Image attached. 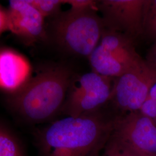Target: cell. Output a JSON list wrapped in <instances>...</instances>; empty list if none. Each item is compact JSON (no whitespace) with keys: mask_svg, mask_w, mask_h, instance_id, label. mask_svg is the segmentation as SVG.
<instances>
[{"mask_svg":"<svg viewBox=\"0 0 156 156\" xmlns=\"http://www.w3.org/2000/svg\"><path fill=\"white\" fill-rule=\"evenodd\" d=\"M66 3L69 4L71 8L77 9H83L90 8H97V1L90 0H67Z\"/></svg>","mask_w":156,"mask_h":156,"instance_id":"obj_16","label":"cell"},{"mask_svg":"<svg viewBox=\"0 0 156 156\" xmlns=\"http://www.w3.org/2000/svg\"><path fill=\"white\" fill-rule=\"evenodd\" d=\"M148 97L156 101V83L152 86L149 91Z\"/></svg>","mask_w":156,"mask_h":156,"instance_id":"obj_19","label":"cell"},{"mask_svg":"<svg viewBox=\"0 0 156 156\" xmlns=\"http://www.w3.org/2000/svg\"><path fill=\"white\" fill-rule=\"evenodd\" d=\"M9 31L26 44H32L46 36L44 17L26 0L9 1Z\"/></svg>","mask_w":156,"mask_h":156,"instance_id":"obj_9","label":"cell"},{"mask_svg":"<svg viewBox=\"0 0 156 156\" xmlns=\"http://www.w3.org/2000/svg\"><path fill=\"white\" fill-rule=\"evenodd\" d=\"M88 58L93 72L113 78H119L146 62L135 50L134 40L105 28L98 45Z\"/></svg>","mask_w":156,"mask_h":156,"instance_id":"obj_4","label":"cell"},{"mask_svg":"<svg viewBox=\"0 0 156 156\" xmlns=\"http://www.w3.org/2000/svg\"><path fill=\"white\" fill-rule=\"evenodd\" d=\"M105 147L104 156H138L111 137Z\"/></svg>","mask_w":156,"mask_h":156,"instance_id":"obj_14","label":"cell"},{"mask_svg":"<svg viewBox=\"0 0 156 156\" xmlns=\"http://www.w3.org/2000/svg\"><path fill=\"white\" fill-rule=\"evenodd\" d=\"M73 80L67 67H50L31 78L16 93L10 95L12 108L34 123L48 120L62 107Z\"/></svg>","mask_w":156,"mask_h":156,"instance_id":"obj_2","label":"cell"},{"mask_svg":"<svg viewBox=\"0 0 156 156\" xmlns=\"http://www.w3.org/2000/svg\"><path fill=\"white\" fill-rule=\"evenodd\" d=\"M147 0H102L97 1L105 28L134 40L144 33Z\"/></svg>","mask_w":156,"mask_h":156,"instance_id":"obj_8","label":"cell"},{"mask_svg":"<svg viewBox=\"0 0 156 156\" xmlns=\"http://www.w3.org/2000/svg\"><path fill=\"white\" fill-rule=\"evenodd\" d=\"M9 31V19L8 9L1 6L0 8V32L1 34Z\"/></svg>","mask_w":156,"mask_h":156,"instance_id":"obj_17","label":"cell"},{"mask_svg":"<svg viewBox=\"0 0 156 156\" xmlns=\"http://www.w3.org/2000/svg\"><path fill=\"white\" fill-rule=\"evenodd\" d=\"M144 35L156 39V0H147L144 17Z\"/></svg>","mask_w":156,"mask_h":156,"instance_id":"obj_13","label":"cell"},{"mask_svg":"<svg viewBox=\"0 0 156 156\" xmlns=\"http://www.w3.org/2000/svg\"><path fill=\"white\" fill-rule=\"evenodd\" d=\"M111 138L138 156H156V126L140 111L115 116Z\"/></svg>","mask_w":156,"mask_h":156,"instance_id":"obj_6","label":"cell"},{"mask_svg":"<svg viewBox=\"0 0 156 156\" xmlns=\"http://www.w3.org/2000/svg\"><path fill=\"white\" fill-rule=\"evenodd\" d=\"M28 3L35 8L45 18L56 16L60 11V6L66 3L62 0H28Z\"/></svg>","mask_w":156,"mask_h":156,"instance_id":"obj_12","label":"cell"},{"mask_svg":"<svg viewBox=\"0 0 156 156\" xmlns=\"http://www.w3.org/2000/svg\"><path fill=\"white\" fill-rule=\"evenodd\" d=\"M156 83V69L145 62L140 67L115 78L110 101L123 114L139 111Z\"/></svg>","mask_w":156,"mask_h":156,"instance_id":"obj_7","label":"cell"},{"mask_svg":"<svg viewBox=\"0 0 156 156\" xmlns=\"http://www.w3.org/2000/svg\"><path fill=\"white\" fill-rule=\"evenodd\" d=\"M0 156H22L16 138L2 124L0 128Z\"/></svg>","mask_w":156,"mask_h":156,"instance_id":"obj_11","label":"cell"},{"mask_svg":"<svg viewBox=\"0 0 156 156\" xmlns=\"http://www.w3.org/2000/svg\"><path fill=\"white\" fill-rule=\"evenodd\" d=\"M115 117L100 110L57 120L39 134L43 156H97L111 135Z\"/></svg>","mask_w":156,"mask_h":156,"instance_id":"obj_1","label":"cell"},{"mask_svg":"<svg viewBox=\"0 0 156 156\" xmlns=\"http://www.w3.org/2000/svg\"><path fill=\"white\" fill-rule=\"evenodd\" d=\"M139 111L156 126V101L147 97Z\"/></svg>","mask_w":156,"mask_h":156,"instance_id":"obj_15","label":"cell"},{"mask_svg":"<svg viewBox=\"0 0 156 156\" xmlns=\"http://www.w3.org/2000/svg\"><path fill=\"white\" fill-rule=\"evenodd\" d=\"M115 78L95 72L73 79L63 109L68 116L78 117L99 111L111 99Z\"/></svg>","mask_w":156,"mask_h":156,"instance_id":"obj_5","label":"cell"},{"mask_svg":"<svg viewBox=\"0 0 156 156\" xmlns=\"http://www.w3.org/2000/svg\"><path fill=\"white\" fill-rule=\"evenodd\" d=\"M31 66L28 61L9 49L0 53V84L1 89L9 94L16 93L31 79Z\"/></svg>","mask_w":156,"mask_h":156,"instance_id":"obj_10","label":"cell"},{"mask_svg":"<svg viewBox=\"0 0 156 156\" xmlns=\"http://www.w3.org/2000/svg\"><path fill=\"white\" fill-rule=\"evenodd\" d=\"M146 62L151 67L156 69V39L154 44L151 46L149 52Z\"/></svg>","mask_w":156,"mask_h":156,"instance_id":"obj_18","label":"cell"},{"mask_svg":"<svg viewBox=\"0 0 156 156\" xmlns=\"http://www.w3.org/2000/svg\"><path fill=\"white\" fill-rule=\"evenodd\" d=\"M97 10L94 8H71L54 17L51 32L56 44L71 54L89 57L98 45L105 28Z\"/></svg>","mask_w":156,"mask_h":156,"instance_id":"obj_3","label":"cell"}]
</instances>
